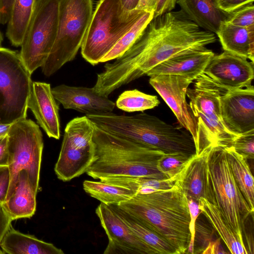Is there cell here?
<instances>
[{
  "label": "cell",
  "instance_id": "cell-40",
  "mask_svg": "<svg viewBox=\"0 0 254 254\" xmlns=\"http://www.w3.org/2000/svg\"><path fill=\"white\" fill-rule=\"evenodd\" d=\"M12 221L2 204H0V244L11 226Z\"/></svg>",
  "mask_w": 254,
  "mask_h": 254
},
{
  "label": "cell",
  "instance_id": "cell-22",
  "mask_svg": "<svg viewBox=\"0 0 254 254\" xmlns=\"http://www.w3.org/2000/svg\"><path fill=\"white\" fill-rule=\"evenodd\" d=\"M216 34L224 51L254 62V28L241 27L224 20Z\"/></svg>",
  "mask_w": 254,
  "mask_h": 254
},
{
  "label": "cell",
  "instance_id": "cell-17",
  "mask_svg": "<svg viewBox=\"0 0 254 254\" xmlns=\"http://www.w3.org/2000/svg\"><path fill=\"white\" fill-rule=\"evenodd\" d=\"M212 146L191 155L179 174L176 185L187 198L198 202L203 198L214 203L208 172V157Z\"/></svg>",
  "mask_w": 254,
  "mask_h": 254
},
{
  "label": "cell",
  "instance_id": "cell-1",
  "mask_svg": "<svg viewBox=\"0 0 254 254\" xmlns=\"http://www.w3.org/2000/svg\"><path fill=\"white\" fill-rule=\"evenodd\" d=\"M216 40L214 33L200 28L181 10L164 13L153 17L140 38L123 55L105 64L92 88L108 97L169 59L206 48Z\"/></svg>",
  "mask_w": 254,
  "mask_h": 254
},
{
  "label": "cell",
  "instance_id": "cell-14",
  "mask_svg": "<svg viewBox=\"0 0 254 254\" xmlns=\"http://www.w3.org/2000/svg\"><path fill=\"white\" fill-rule=\"evenodd\" d=\"M95 212L109 240L104 254H156L135 235L110 205L101 203Z\"/></svg>",
  "mask_w": 254,
  "mask_h": 254
},
{
  "label": "cell",
  "instance_id": "cell-26",
  "mask_svg": "<svg viewBox=\"0 0 254 254\" xmlns=\"http://www.w3.org/2000/svg\"><path fill=\"white\" fill-rule=\"evenodd\" d=\"M110 206L135 235L151 248L156 254H177L172 246L157 233L120 209L117 205Z\"/></svg>",
  "mask_w": 254,
  "mask_h": 254
},
{
  "label": "cell",
  "instance_id": "cell-47",
  "mask_svg": "<svg viewBox=\"0 0 254 254\" xmlns=\"http://www.w3.org/2000/svg\"><path fill=\"white\" fill-rule=\"evenodd\" d=\"M12 124H0V137L8 134Z\"/></svg>",
  "mask_w": 254,
  "mask_h": 254
},
{
  "label": "cell",
  "instance_id": "cell-12",
  "mask_svg": "<svg viewBox=\"0 0 254 254\" xmlns=\"http://www.w3.org/2000/svg\"><path fill=\"white\" fill-rule=\"evenodd\" d=\"M59 0H37L21 44L20 58L31 74L41 67L55 43Z\"/></svg>",
  "mask_w": 254,
  "mask_h": 254
},
{
  "label": "cell",
  "instance_id": "cell-25",
  "mask_svg": "<svg viewBox=\"0 0 254 254\" xmlns=\"http://www.w3.org/2000/svg\"><path fill=\"white\" fill-rule=\"evenodd\" d=\"M200 214H202L217 232L221 239L233 254H249L244 242L242 241L224 218L218 207L207 199L198 200Z\"/></svg>",
  "mask_w": 254,
  "mask_h": 254
},
{
  "label": "cell",
  "instance_id": "cell-28",
  "mask_svg": "<svg viewBox=\"0 0 254 254\" xmlns=\"http://www.w3.org/2000/svg\"><path fill=\"white\" fill-rule=\"evenodd\" d=\"M83 188L91 197L107 205H119L130 200L136 194L127 187L101 181L85 180L83 183Z\"/></svg>",
  "mask_w": 254,
  "mask_h": 254
},
{
  "label": "cell",
  "instance_id": "cell-10",
  "mask_svg": "<svg viewBox=\"0 0 254 254\" xmlns=\"http://www.w3.org/2000/svg\"><path fill=\"white\" fill-rule=\"evenodd\" d=\"M122 131L127 139L165 153L195 154L193 138L188 130L153 115L142 113L128 116L124 123Z\"/></svg>",
  "mask_w": 254,
  "mask_h": 254
},
{
  "label": "cell",
  "instance_id": "cell-41",
  "mask_svg": "<svg viewBox=\"0 0 254 254\" xmlns=\"http://www.w3.org/2000/svg\"><path fill=\"white\" fill-rule=\"evenodd\" d=\"M14 0H0V24H7Z\"/></svg>",
  "mask_w": 254,
  "mask_h": 254
},
{
  "label": "cell",
  "instance_id": "cell-34",
  "mask_svg": "<svg viewBox=\"0 0 254 254\" xmlns=\"http://www.w3.org/2000/svg\"><path fill=\"white\" fill-rule=\"evenodd\" d=\"M225 21L229 24L241 27L254 28L253 3L245 5L227 14Z\"/></svg>",
  "mask_w": 254,
  "mask_h": 254
},
{
  "label": "cell",
  "instance_id": "cell-29",
  "mask_svg": "<svg viewBox=\"0 0 254 254\" xmlns=\"http://www.w3.org/2000/svg\"><path fill=\"white\" fill-rule=\"evenodd\" d=\"M225 149L235 181L250 208L254 211V178L247 159L231 146H225Z\"/></svg>",
  "mask_w": 254,
  "mask_h": 254
},
{
  "label": "cell",
  "instance_id": "cell-50",
  "mask_svg": "<svg viewBox=\"0 0 254 254\" xmlns=\"http://www.w3.org/2000/svg\"></svg>",
  "mask_w": 254,
  "mask_h": 254
},
{
  "label": "cell",
  "instance_id": "cell-30",
  "mask_svg": "<svg viewBox=\"0 0 254 254\" xmlns=\"http://www.w3.org/2000/svg\"><path fill=\"white\" fill-rule=\"evenodd\" d=\"M179 174L173 178L165 179L140 177H113L102 178L100 181L127 187L133 190L136 193H148L173 188L176 185Z\"/></svg>",
  "mask_w": 254,
  "mask_h": 254
},
{
  "label": "cell",
  "instance_id": "cell-36",
  "mask_svg": "<svg viewBox=\"0 0 254 254\" xmlns=\"http://www.w3.org/2000/svg\"><path fill=\"white\" fill-rule=\"evenodd\" d=\"M214 231L203 222L196 221L194 244L197 246L194 249L193 254H202L208 245L215 240L213 239Z\"/></svg>",
  "mask_w": 254,
  "mask_h": 254
},
{
  "label": "cell",
  "instance_id": "cell-49",
  "mask_svg": "<svg viewBox=\"0 0 254 254\" xmlns=\"http://www.w3.org/2000/svg\"><path fill=\"white\" fill-rule=\"evenodd\" d=\"M3 252H2V251L0 249V254H3Z\"/></svg>",
  "mask_w": 254,
  "mask_h": 254
},
{
  "label": "cell",
  "instance_id": "cell-33",
  "mask_svg": "<svg viewBox=\"0 0 254 254\" xmlns=\"http://www.w3.org/2000/svg\"><path fill=\"white\" fill-rule=\"evenodd\" d=\"M191 155L180 152L165 153L157 161V169L167 178L174 177L181 173Z\"/></svg>",
  "mask_w": 254,
  "mask_h": 254
},
{
  "label": "cell",
  "instance_id": "cell-42",
  "mask_svg": "<svg viewBox=\"0 0 254 254\" xmlns=\"http://www.w3.org/2000/svg\"><path fill=\"white\" fill-rule=\"evenodd\" d=\"M177 0H157L154 17L172 11L175 7Z\"/></svg>",
  "mask_w": 254,
  "mask_h": 254
},
{
  "label": "cell",
  "instance_id": "cell-39",
  "mask_svg": "<svg viewBox=\"0 0 254 254\" xmlns=\"http://www.w3.org/2000/svg\"><path fill=\"white\" fill-rule=\"evenodd\" d=\"M10 183V172L8 166L0 167V204L5 201Z\"/></svg>",
  "mask_w": 254,
  "mask_h": 254
},
{
  "label": "cell",
  "instance_id": "cell-46",
  "mask_svg": "<svg viewBox=\"0 0 254 254\" xmlns=\"http://www.w3.org/2000/svg\"><path fill=\"white\" fill-rule=\"evenodd\" d=\"M139 0H121L124 8L127 10L136 9Z\"/></svg>",
  "mask_w": 254,
  "mask_h": 254
},
{
  "label": "cell",
  "instance_id": "cell-19",
  "mask_svg": "<svg viewBox=\"0 0 254 254\" xmlns=\"http://www.w3.org/2000/svg\"><path fill=\"white\" fill-rule=\"evenodd\" d=\"M55 99L65 109L88 114L112 112L115 103L96 93L93 88L61 84L52 88Z\"/></svg>",
  "mask_w": 254,
  "mask_h": 254
},
{
  "label": "cell",
  "instance_id": "cell-44",
  "mask_svg": "<svg viewBox=\"0 0 254 254\" xmlns=\"http://www.w3.org/2000/svg\"><path fill=\"white\" fill-rule=\"evenodd\" d=\"M227 253L221 246L220 238L211 242L202 253L203 254H225Z\"/></svg>",
  "mask_w": 254,
  "mask_h": 254
},
{
  "label": "cell",
  "instance_id": "cell-21",
  "mask_svg": "<svg viewBox=\"0 0 254 254\" xmlns=\"http://www.w3.org/2000/svg\"><path fill=\"white\" fill-rule=\"evenodd\" d=\"M37 191L28 172L25 170H20L12 194L2 204L12 220L29 218L34 215L36 209Z\"/></svg>",
  "mask_w": 254,
  "mask_h": 254
},
{
  "label": "cell",
  "instance_id": "cell-31",
  "mask_svg": "<svg viewBox=\"0 0 254 254\" xmlns=\"http://www.w3.org/2000/svg\"><path fill=\"white\" fill-rule=\"evenodd\" d=\"M154 17V12H145L118 41L100 63L115 60L123 55L140 38Z\"/></svg>",
  "mask_w": 254,
  "mask_h": 254
},
{
  "label": "cell",
  "instance_id": "cell-8",
  "mask_svg": "<svg viewBox=\"0 0 254 254\" xmlns=\"http://www.w3.org/2000/svg\"><path fill=\"white\" fill-rule=\"evenodd\" d=\"M43 147L41 130L34 121L25 118L11 125L8 133L10 183L5 200L12 194L21 170L28 172L38 191Z\"/></svg>",
  "mask_w": 254,
  "mask_h": 254
},
{
  "label": "cell",
  "instance_id": "cell-2",
  "mask_svg": "<svg viewBox=\"0 0 254 254\" xmlns=\"http://www.w3.org/2000/svg\"><path fill=\"white\" fill-rule=\"evenodd\" d=\"M117 206L166 240L177 254L187 253L190 239V215L187 198L177 185L136 193Z\"/></svg>",
  "mask_w": 254,
  "mask_h": 254
},
{
  "label": "cell",
  "instance_id": "cell-37",
  "mask_svg": "<svg viewBox=\"0 0 254 254\" xmlns=\"http://www.w3.org/2000/svg\"><path fill=\"white\" fill-rule=\"evenodd\" d=\"M190 215V239L187 254H193L194 241L195 237V225L197 218L200 214L198 202L192 198H187Z\"/></svg>",
  "mask_w": 254,
  "mask_h": 254
},
{
  "label": "cell",
  "instance_id": "cell-32",
  "mask_svg": "<svg viewBox=\"0 0 254 254\" xmlns=\"http://www.w3.org/2000/svg\"><path fill=\"white\" fill-rule=\"evenodd\" d=\"M159 104L157 96L133 89L123 92L117 99L115 105L124 111L134 112L151 109Z\"/></svg>",
  "mask_w": 254,
  "mask_h": 254
},
{
  "label": "cell",
  "instance_id": "cell-3",
  "mask_svg": "<svg viewBox=\"0 0 254 254\" xmlns=\"http://www.w3.org/2000/svg\"><path fill=\"white\" fill-rule=\"evenodd\" d=\"M95 159L86 172L94 179L113 177L167 178L157 163L165 154L105 131L94 124Z\"/></svg>",
  "mask_w": 254,
  "mask_h": 254
},
{
  "label": "cell",
  "instance_id": "cell-45",
  "mask_svg": "<svg viewBox=\"0 0 254 254\" xmlns=\"http://www.w3.org/2000/svg\"><path fill=\"white\" fill-rule=\"evenodd\" d=\"M157 0H139L137 9L154 12L156 7Z\"/></svg>",
  "mask_w": 254,
  "mask_h": 254
},
{
  "label": "cell",
  "instance_id": "cell-23",
  "mask_svg": "<svg viewBox=\"0 0 254 254\" xmlns=\"http://www.w3.org/2000/svg\"><path fill=\"white\" fill-rule=\"evenodd\" d=\"M176 3L190 20L215 34L227 15L218 8L214 0H177Z\"/></svg>",
  "mask_w": 254,
  "mask_h": 254
},
{
  "label": "cell",
  "instance_id": "cell-27",
  "mask_svg": "<svg viewBox=\"0 0 254 254\" xmlns=\"http://www.w3.org/2000/svg\"><path fill=\"white\" fill-rule=\"evenodd\" d=\"M36 1L37 0H14L6 32V36L13 46H21Z\"/></svg>",
  "mask_w": 254,
  "mask_h": 254
},
{
  "label": "cell",
  "instance_id": "cell-24",
  "mask_svg": "<svg viewBox=\"0 0 254 254\" xmlns=\"http://www.w3.org/2000/svg\"><path fill=\"white\" fill-rule=\"evenodd\" d=\"M4 254H64L53 244L38 239L34 235L22 233L10 226L0 244Z\"/></svg>",
  "mask_w": 254,
  "mask_h": 254
},
{
  "label": "cell",
  "instance_id": "cell-15",
  "mask_svg": "<svg viewBox=\"0 0 254 254\" xmlns=\"http://www.w3.org/2000/svg\"><path fill=\"white\" fill-rule=\"evenodd\" d=\"M203 73L228 91L252 85L254 77V62L224 51L211 59Z\"/></svg>",
  "mask_w": 254,
  "mask_h": 254
},
{
  "label": "cell",
  "instance_id": "cell-9",
  "mask_svg": "<svg viewBox=\"0 0 254 254\" xmlns=\"http://www.w3.org/2000/svg\"><path fill=\"white\" fill-rule=\"evenodd\" d=\"M31 75L19 53L0 46V124L26 118Z\"/></svg>",
  "mask_w": 254,
  "mask_h": 254
},
{
  "label": "cell",
  "instance_id": "cell-5",
  "mask_svg": "<svg viewBox=\"0 0 254 254\" xmlns=\"http://www.w3.org/2000/svg\"><path fill=\"white\" fill-rule=\"evenodd\" d=\"M145 12L127 10L121 0H99L80 48L83 59L98 64Z\"/></svg>",
  "mask_w": 254,
  "mask_h": 254
},
{
  "label": "cell",
  "instance_id": "cell-16",
  "mask_svg": "<svg viewBox=\"0 0 254 254\" xmlns=\"http://www.w3.org/2000/svg\"><path fill=\"white\" fill-rule=\"evenodd\" d=\"M220 101L222 119L230 131L239 135L254 130L253 85L228 91Z\"/></svg>",
  "mask_w": 254,
  "mask_h": 254
},
{
  "label": "cell",
  "instance_id": "cell-13",
  "mask_svg": "<svg viewBox=\"0 0 254 254\" xmlns=\"http://www.w3.org/2000/svg\"><path fill=\"white\" fill-rule=\"evenodd\" d=\"M150 84L170 107L181 126L197 144L196 124L186 100V92L193 81L177 75L160 74L150 77Z\"/></svg>",
  "mask_w": 254,
  "mask_h": 254
},
{
  "label": "cell",
  "instance_id": "cell-4",
  "mask_svg": "<svg viewBox=\"0 0 254 254\" xmlns=\"http://www.w3.org/2000/svg\"><path fill=\"white\" fill-rule=\"evenodd\" d=\"M194 81L186 95L197 128L195 154L211 145L229 146L238 135L226 127L221 116L220 97L228 90L203 73Z\"/></svg>",
  "mask_w": 254,
  "mask_h": 254
},
{
  "label": "cell",
  "instance_id": "cell-38",
  "mask_svg": "<svg viewBox=\"0 0 254 254\" xmlns=\"http://www.w3.org/2000/svg\"><path fill=\"white\" fill-rule=\"evenodd\" d=\"M254 0H215L218 8L223 12L228 14L234 10L249 3H253Z\"/></svg>",
  "mask_w": 254,
  "mask_h": 254
},
{
  "label": "cell",
  "instance_id": "cell-20",
  "mask_svg": "<svg viewBox=\"0 0 254 254\" xmlns=\"http://www.w3.org/2000/svg\"><path fill=\"white\" fill-rule=\"evenodd\" d=\"M215 54L205 48L188 51L158 64L148 72L150 77L160 74L180 75L193 81L201 74Z\"/></svg>",
  "mask_w": 254,
  "mask_h": 254
},
{
  "label": "cell",
  "instance_id": "cell-11",
  "mask_svg": "<svg viewBox=\"0 0 254 254\" xmlns=\"http://www.w3.org/2000/svg\"><path fill=\"white\" fill-rule=\"evenodd\" d=\"M94 131V124L86 115L66 124L54 169L59 179L69 181L88 171L95 157Z\"/></svg>",
  "mask_w": 254,
  "mask_h": 254
},
{
  "label": "cell",
  "instance_id": "cell-35",
  "mask_svg": "<svg viewBox=\"0 0 254 254\" xmlns=\"http://www.w3.org/2000/svg\"><path fill=\"white\" fill-rule=\"evenodd\" d=\"M229 146L246 159L254 158V130L239 134Z\"/></svg>",
  "mask_w": 254,
  "mask_h": 254
},
{
  "label": "cell",
  "instance_id": "cell-7",
  "mask_svg": "<svg viewBox=\"0 0 254 254\" xmlns=\"http://www.w3.org/2000/svg\"><path fill=\"white\" fill-rule=\"evenodd\" d=\"M208 172L214 204L230 227L244 242L245 225L254 211L238 187L228 162L225 146L213 145L208 157Z\"/></svg>",
  "mask_w": 254,
  "mask_h": 254
},
{
  "label": "cell",
  "instance_id": "cell-43",
  "mask_svg": "<svg viewBox=\"0 0 254 254\" xmlns=\"http://www.w3.org/2000/svg\"><path fill=\"white\" fill-rule=\"evenodd\" d=\"M8 134L0 137V167L8 165Z\"/></svg>",
  "mask_w": 254,
  "mask_h": 254
},
{
  "label": "cell",
  "instance_id": "cell-48",
  "mask_svg": "<svg viewBox=\"0 0 254 254\" xmlns=\"http://www.w3.org/2000/svg\"><path fill=\"white\" fill-rule=\"evenodd\" d=\"M2 40H3L2 35L0 30V46H1Z\"/></svg>",
  "mask_w": 254,
  "mask_h": 254
},
{
  "label": "cell",
  "instance_id": "cell-6",
  "mask_svg": "<svg viewBox=\"0 0 254 254\" xmlns=\"http://www.w3.org/2000/svg\"><path fill=\"white\" fill-rule=\"evenodd\" d=\"M92 0H59V18L56 40L41 66L50 76L73 60L81 48L93 14Z\"/></svg>",
  "mask_w": 254,
  "mask_h": 254
},
{
  "label": "cell",
  "instance_id": "cell-18",
  "mask_svg": "<svg viewBox=\"0 0 254 254\" xmlns=\"http://www.w3.org/2000/svg\"><path fill=\"white\" fill-rule=\"evenodd\" d=\"M50 84L32 81L27 101V108L34 115L39 125L50 138L61 136L59 106Z\"/></svg>",
  "mask_w": 254,
  "mask_h": 254
}]
</instances>
